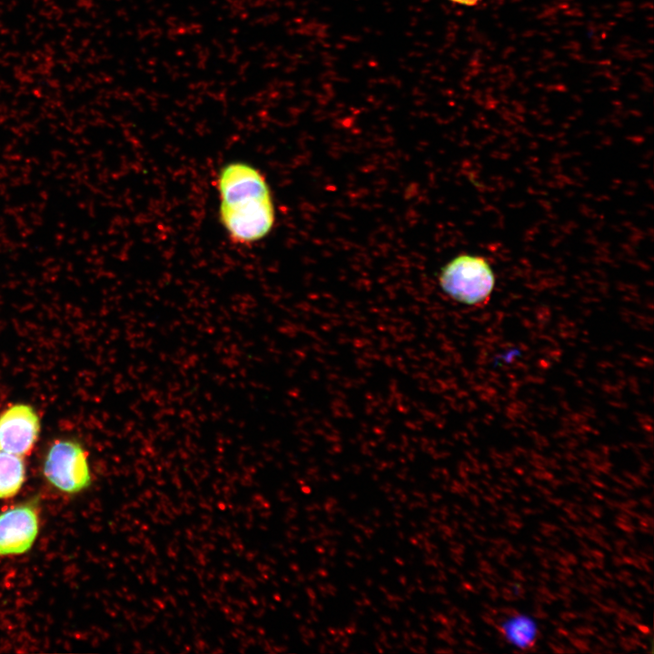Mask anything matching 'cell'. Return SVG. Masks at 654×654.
Wrapping results in <instances>:
<instances>
[{
  "label": "cell",
  "instance_id": "52a82bcc",
  "mask_svg": "<svg viewBox=\"0 0 654 654\" xmlns=\"http://www.w3.org/2000/svg\"><path fill=\"white\" fill-rule=\"evenodd\" d=\"M25 480L23 457L0 450V500L16 495Z\"/></svg>",
  "mask_w": 654,
  "mask_h": 654
},
{
  "label": "cell",
  "instance_id": "3957f363",
  "mask_svg": "<svg viewBox=\"0 0 654 654\" xmlns=\"http://www.w3.org/2000/svg\"><path fill=\"white\" fill-rule=\"evenodd\" d=\"M45 480L56 490L67 494L83 491L91 484L87 453L74 440H57L47 450L43 463Z\"/></svg>",
  "mask_w": 654,
  "mask_h": 654
},
{
  "label": "cell",
  "instance_id": "7a4b0ae2",
  "mask_svg": "<svg viewBox=\"0 0 654 654\" xmlns=\"http://www.w3.org/2000/svg\"><path fill=\"white\" fill-rule=\"evenodd\" d=\"M439 284L452 300L466 305H479L490 296L495 275L484 258L463 253L443 266Z\"/></svg>",
  "mask_w": 654,
  "mask_h": 654
},
{
  "label": "cell",
  "instance_id": "8992f818",
  "mask_svg": "<svg viewBox=\"0 0 654 654\" xmlns=\"http://www.w3.org/2000/svg\"><path fill=\"white\" fill-rule=\"evenodd\" d=\"M503 638L515 648H531L539 636V625L530 616L515 613L508 616L500 624Z\"/></svg>",
  "mask_w": 654,
  "mask_h": 654
},
{
  "label": "cell",
  "instance_id": "5b68a950",
  "mask_svg": "<svg viewBox=\"0 0 654 654\" xmlns=\"http://www.w3.org/2000/svg\"><path fill=\"white\" fill-rule=\"evenodd\" d=\"M40 419L26 403H15L0 414V450L26 456L34 449L40 432Z\"/></svg>",
  "mask_w": 654,
  "mask_h": 654
},
{
  "label": "cell",
  "instance_id": "277c9868",
  "mask_svg": "<svg viewBox=\"0 0 654 654\" xmlns=\"http://www.w3.org/2000/svg\"><path fill=\"white\" fill-rule=\"evenodd\" d=\"M39 531V508L27 501L0 512V556L21 555L34 545Z\"/></svg>",
  "mask_w": 654,
  "mask_h": 654
},
{
  "label": "cell",
  "instance_id": "6da1fadb",
  "mask_svg": "<svg viewBox=\"0 0 654 654\" xmlns=\"http://www.w3.org/2000/svg\"><path fill=\"white\" fill-rule=\"evenodd\" d=\"M216 185L220 223L234 243H254L272 231L275 209L271 189L256 167L230 162L220 169Z\"/></svg>",
  "mask_w": 654,
  "mask_h": 654
},
{
  "label": "cell",
  "instance_id": "ba28073f",
  "mask_svg": "<svg viewBox=\"0 0 654 654\" xmlns=\"http://www.w3.org/2000/svg\"><path fill=\"white\" fill-rule=\"evenodd\" d=\"M455 4L462 5H468V6H473L476 5L481 0H450Z\"/></svg>",
  "mask_w": 654,
  "mask_h": 654
}]
</instances>
